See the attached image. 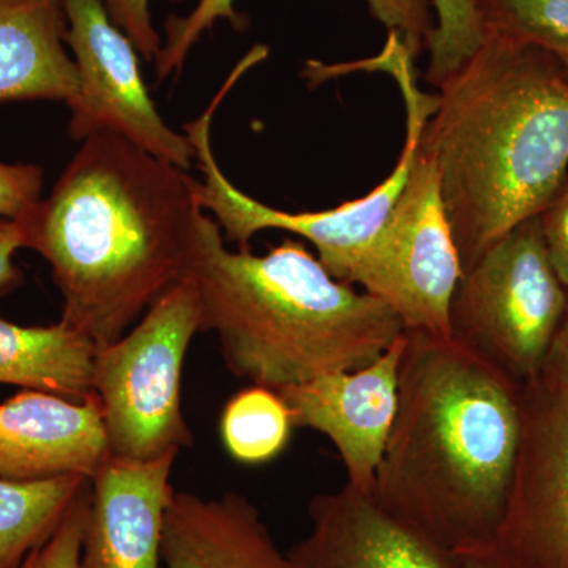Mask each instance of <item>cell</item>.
Wrapping results in <instances>:
<instances>
[{"mask_svg":"<svg viewBox=\"0 0 568 568\" xmlns=\"http://www.w3.org/2000/svg\"><path fill=\"white\" fill-rule=\"evenodd\" d=\"M197 182L100 133L81 142L50 196L17 220L24 248L50 264L62 320L97 347L118 342L189 278L204 213Z\"/></svg>","mask_w":568,"mask_h":568,"instance_id":"cell-1","label":"cell"},{"mask_svg":"<svg viewBox=\"0 0 568 568\" xmlns=\"http://www.w3.org/2000/svg\"><path fill=\"white\" fill-rule=\"evenodd\" d=\"M373 497L454 555L495 541L521 443V384L452 336L405 331Z\"/></svg>","mask_w":568,"mask_h":568,"instance_id":"cell-2","label":"cell"},{"mask_svg":"<svg viewBox=\"0 0 568 568\" xmlns=\"http://www.w3.org/2000/svg\"><path fill=\"white\" fill-rule=\"evenodd\" d=\"M439 91L418 148L435 160L465 272L566 183L568 78L544 48L487 29Z\"/></svg>","mask_w":568,"mask_h":568,"instance_id":"cell-3","label":"cell"},{"mask_svg":"<svg viewBox=\"0 0 568 568\" xmlns=\"http://www.w3.org/2000/svg\"><path fill=\"white\" fill-rule=\"evenodd\" d=\"M189 278L201 332H215L226 368L252 386L278 392L362 368L405 332L390 306L334 278L304 242L233 252L205 212Z\"/></svg>","mask_w":568,"mask_h":568,"instance_id":"cell-4","label":"cell"},{"mask_svg":"<svg viewBox=\"0 0 568 568\" xmlns=\"http://www.w3.org/2000/svg\"><path fill=\"white\" fill-rule=\"evenodd\" d=\"M201 331L200 295L193 280L186 278L122 338L97 349L92 392L111 455L149 462L192 446L182 410V369Z\"/></svg>","mask_w":568,"mask_h":568,"instance_id":"cell-5","label":"cell"},{"mask_svg":"<svg viewBox=\"0 0 568 568\" xmlns=\"http://www.w3.org/2000/svg\"><path fill=\"white\" fill-rule=\"evenodd\" d=\"M567 310L537 215L463 272L448 324L455 342L523 384L544 368Z\"/></svg>","mask_w":568,"mask_h":568,"instance_id":"cell-6","label":"cell"},{"mask_svg":"<svg viewBox=\"0 0 568 568\" xmlns=\"http://www.w3.org/2000/svg\"><path fill=\"white\" fill-rule=\"evenodd\" d=\"M396 82L405 100L406 141L398 163L386 181L364 197L331 211L290 213L253 200L233 185L216 163L212 151L211 125L216 108L231 85H234L233 81L227 80L209 110L196 121L183 126L204 173V182H197V200L204 212L215 216L220 230L224 231V241L237 245L239 250H250V239L260 231H286L315 246L317 260L327 268L328 274L345 283L351 267L379 233L399 193L405 189L416 159L418 141L437 108V95H428L418 88L414 71H403L396 77Z\"/></svg>","mask_w":568,"mask_h":568,"instance_id":"cell-7","label":"cell"},{"mask_svg":"<svg viewBox=\"0 0 568 568\" xmlns=\"http://www.w3.org/2000/svg\"><path fill=\"white\" fill-rule=\"evenodd\" d=\"M462 275L435 160L417 145L405 189L345 283L390 306L405 331L450 336L448 313Z\"/></svg>","mask_w":568,"mask_h":568,"instance_id":"cell-8","label":"cell"},{"mask_svg":"<svg viewBox=\"0 0 568 568\" xmlns=\"http://www.w3.org/2000/svg\"><path fill=\"white\" fill-rule=\"evenodd\" d=\"M65 43L78 70L70 100L69 134L84 141L115 134L162 162L189 171L196 160L192 142L163 121L140 69V52L112 22L100 0H62Z\"/></svg>","mask_w":568,"mask_h":568,"instance_id":"cell-9","label":"cell"},{"mask_svg":"<svg viewBox=\"0 0 568 568\" xmlns=\"http://www.w3.org/2000/svg\"><path fill=\"white\" fill-rule=\"evenodd\" d=\"M521 417L493 547L510 568H568V390L548 369L521 384Z\"/></svg>","mask_w":568,"mask_h":568,"instance_id":"cell-10","label":"cell"},{"mask_svg":"<svg viewBox=\"0 0 568 568\" xmlns=\"http://www.w3.org/2000/svg\"><path fill=\"white\" fill-rule=\"evenodd\" d=\"M405 332L372 364L282 388L295 428L315 429L334 444L347 485L373 493L399 398Z\"/></svg>","mask_w":568,"mask_h":568,"instance_id":"cell-11","label":"cell"},{"mask_svg":"<svg viewBox=\"0 0 568 568\" xmlns=\"http://www.w3.org/2000/svg\"><path fill=\"white\" fill-rule=\"evenodd\" d=\"M178 454L140 462L110 454L91 478L80 568H162L164 517Z\"/></svg>","mask_w":568,"mask_h":568,"instance_id":"cell-12","label":"cell"},{"mask_svg":"<svg viewBox=\"0 0 568 568\" xmlns=\"http://www.w3.org/2000/svg\"><path fill=\"white\" fill-rule=\"evenodd\" d=\"M308 518V534L286 551L293 568H463L459 556L347 484L313 497Z\"/></svg>","mask_w":568,"mask_h":568,"instance_id":"cell-13","label":"cell"},{"mask_svg":"<svg viewBox=\"0 0 568 568\" xmlns=\"http://www.w3.org/2000/svg\"><path fill=\"white\" fill-rule=\"evenodd\" d=\"M110 457L99 399L22 390L0 403V477L92 478Z\"/></svg>","mask_w":568,"mask_h":568,"instance_id":"cell-14","label":"cell"},{"mask_svg":"<svg viewBox=\"0 0 568 568\" xmlns=\"http://www.w3.org/2000/svg\"><path fill=\"white\" fill-rule=\"evenodd\" d=\"M164 568H293L252 500L175 491L162 536Z\"/></svg>","mask_w":568,"mask_h":568,"instance_id":"cell-15","label":"cell"},{"mask_svg":"<svg viewBox=\"0 0 568 568\" xmlns=\"http://www.w3.org/2000/svg\"><path fill=\"white\" fill-rule=\"evenodd\" d=\"M62 0H0V103L65 102L78 70Z\"/></svg>","mask_w":568,"mask_h":568,"instance_id":"cell-16","label":"cell"},{"mask_svg":"<svg viewBox=\"0 0 568 568\" xmlns=\"http://www.w3.org/2000/svg\"><path fill=\"white\" fill-rule=\"evenodd\" d=\"M97 349L62 317L51 325H20L0 315V384L85 402L95 396Z\"/></svg>","mask_w":568,"mask_h":568,"instance_id":"cell-17","label":"cell"},{"mask_svg":"<svg viewBox=\"0 0 568 568\" xmlns=\"http://www.w3.org/2000/svg\"><path fill=\"white\" fill-rule=\"evenodd\" d=\"M369 13L390 36L402 41L414 58L425 50L426 40L435 29V11L432 0H365ZM235 0H197L186 17L168 18L164 24L166 40L156 55L159 80L181 73L190 51L205 32L219 20H226L235 31H242L246 21L235 11Z\"/></svg>","mask_w":568,"mask_h":568,"instance_id":"cell-18","label":"cell"},{"mask_svg":"<svg viewBox=\"0 0 568 568\" xmlns=\"http://www.w3.org/2000/svg\"><path fill=\"white\" fill-rule=\"evenodd\" d=\"M89 481L82 476L0 477V568H20L55 532Z\"/></svg>","mask_w":568,"mask_h":568,"instance_id":"cell-19","label":"cell"},{"mask_svg":"<svg viewBox=\"0 0 568 568\" xmlns=\"http://www.w3.org/2000/svg\"><path fill=\"white\" fill-rule=\"evenodd\" d=\"M293 413L280 392L250 386L226 403L220 420L224 450L242 465L278 457L294 432Z\"/></svg>","mask_w":568,"mask_h":568,"instance_id":"cell-20","label":"cell"},{"mask_svg":"<svg viewBox=\"0 0 568 568\" xmlns=\"http://www.w3.org/2000/svg\"><path fill=\"white\" fill-rule=\"evenodd\" d=\"M435 29L426 40L425 80L439 89L466 65L487 36L481 0H432Z\"/></svg>","mask_w":568,"mask_h":568,"instance_id":"cell-21","label":"cell"},{"mask_svg":"<svg viewBox=\"0 0 568 568\" xmlns=\"http://www.w3.org/2000/svg\"><path fill=\"white\" fill-rule=\"evenodd\" d=\"M485 26L548 51L568 78V0H481Z\"/></svg>","mask_w":568,"mask_h":568,"instance_id":"cell-22","label":"cell"},{"mask_svg":"<svg viewBox=\"0 0 568 568\" xmlns=\"http://www.w3.org/2000/svg\"><path fill=\"white\" fill-rule=\"evenodd\" d=\"M91 506V481L71 504L61 525L20 568H80L82 538Z\"/></svg>","mask_w":568,"mask_h":568,"instance_id":"cell-23","label":"cell"},{"mask_svg":"<svg viewBox=\"0 0 568 568\" xmlns=\"http://www.w3.org/2000/svg\"><path fill=\"white\" fill-rule=\"evenodd\" d=\"M112 22L134 44L145 62H155L163 47L162 37L153 26L151 0H100Z\"/></svg>","mask_w":568,"mask_h":568,"instance_id":"cell-24","label":"cell"},{"mask_svg":"<svg viewBox=\"0 0 568 568\" xmlns=\"http://www.w3.org/2000/svg\"><path fill=\"white\" fill-rule=\"evenodd\" d=\"M43 171L31 163L0 162V216L21 219L41 200Z\"/></svg>","mask_w":568,"mask_h":568,"instance_id":"cell-25","label":"cell"},{"mask_svg":"<svg viewBox=\"0 0 568 568\" xmlns=\"http://www.w3.org/2000/svg\"><path fill=\"white\" fill-rule=\"evenodd\" d=\"M538 219L549 261L568 290V178Z\"/></svg>","mask_w":568,"mask_h":568,"instance_id":"cell-26","label":"cell"},{"mask_svg":"<svg viewBox=\"0 0 568 568\" xmlns=\"http://www.w3.org/2000/svg\"><path fill=\"white\" fill-rule=\"evenodd\" d=\"M24 248V239L17 220H0V297L21 286L22 272L14 264V254Z\"/></svg>","mask_w":568,"mask_h":568,"instance_id":"cell-27","label":"cell"},{"mask_svg":"<svg viewBox=\"0 0 568 568\" xmlns=\"http://www.w3.org/2000/svg\"><path fill=\"white\" fill-rule=\"evenodd\" d=\"M544 368L558 377L568 390V310L549 346Z\"/></svg>","mask_w":568,"mask_h":568,"instance_id":"cell-28","label":"cell"},{"mask_svg":"<svg viewBox=\"0 0 568 568\" xmlns=\"http://www.w3.org/2000/svg\"><path fill=\"white\" fill-rule=\"evenodd\" d=\"M463 568H510L497 555L495 547L489 545L487 548L476 549V551L459 555Z\"/></svg>","mask_w":568,"mask_h":568,"instance_id":"cell-29","label":"cell"}]
</instances>
